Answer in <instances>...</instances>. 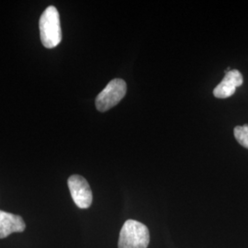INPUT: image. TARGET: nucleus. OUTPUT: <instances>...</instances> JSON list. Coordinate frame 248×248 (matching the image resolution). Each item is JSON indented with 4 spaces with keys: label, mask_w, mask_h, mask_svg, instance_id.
<instances>
[{
    "label": "nucleus",
    "mask_w": 248,
    "mask_h": 248,
    "mask_svg": "<svg viewBox=\"0 0 248 248\" xmlns=\"http://www.w3.org/2000/svg\"><path fill=\"white\" fill-rule=\"evenodd\" d=\"M41 42L45 48L53 49L62 41L60 15L54 6L45 9L39 21Z\"/></svg>",
    "instance_id": "1"
},
{
    "label": "nucleus",
    "mask_w": 248,
    "mask_h": 248,
    "mask_svg": "<svg viewBox=\"0 0 248 248\" xmlns=\"http://www.w3.org/2000/svg\"><path fill=\"white\" fill-rule=\"evenodd\" d=\"M149 243V230L143 223L134 220L124 222L120 232L119 248H147Z\"/></svg>",
    "instance_id": "2"
},
{
    "label": "nucleus",
    "mask_w": 248,
    "mask_h": 248,
    "mask_svg": "<svg viewBox=\"0 0 248 248\" xmlns=\"http://www.w3.org/2000/svg\"><path fill=\"white\" fill-rule=\"evenodd\" d=\"M127 85L124 79L111 80L96 98L97 109L104 112L116 106L126 95Z\"/></svg>",
    "instance_id": "3"
},
{
    "label": "nucleus",
    "mask_w": 248,
    "mask_h": 248,
    "mask_svg": "<svg viewBox=\"0 0 248 248\" xmlns=\"http://www.w3.org/2000/svg\"><path fill=\"white\" fill-rule=\"evenodd\" d=\"M68 187L72 199L80 209H88L92 203L93 196L88 181L79 175H73L68 178Z\"/></svg>",
    "instance_id": "4"
},
{
    "label": "nucleus",
    "mask_w": 248,
    "mask_h": 248,
    "mask_svg": "<svg viewBox=\"0 0 248 248\" xmlns=\"http://www.w3.org/2000/svg\"><path fill=\"white\" fill-rule=\"evenodd\" d=\"M243 76L238 70L225 72L222 82L213 90V95L217 98H227L235 93L237 88L243 85Z\"/></svg>",
    "instance_id": "5"
},
{
    "label": "nucleus",
    "mask_w": 248,
    "mask_h": 248,
    "mask_svg": "<svg viewBox=\"0 0 248 248\" xmlns=\"http://www.w3.org/2000/svg\"><path fill=\"white\" fill-rule=\"evenodd\" d=\"M25 227V222L20 216L0 210V239L8 237L13 232H21Z\"/></svg>",
    "instance_id": "6"
},
{
    "label": "nucleus",
    "mask_w": 248,
    "mask_h": 248,
    "mask_svg": "<svg viewBox=\"0 0 248 248\" xmlns=\"http://www.w3.org/2000/svg\"><path fill=\"white\" fill-rule=\"evenodd\" d=\"M233 133L236 141L239 142L242 146L248 149V124L236 126L233 130Z\"/></svg>",
    "instance_id": "7"
}]
</instances>
